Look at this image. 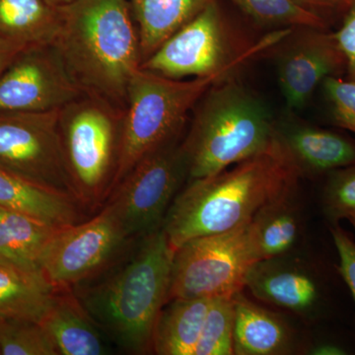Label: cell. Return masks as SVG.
Masks as SVG:
<instances>
[{"label": "cell", "mask_w": 355, "mask_h": 355, "mask_svg": "<svg viewBox=\"0 0 355 355\" xmlns=\"http://www.w3.org/2000/svg\"><path fill=\"white\" fill-rule=\"evenodd\" d=\"M189 181L182 140H175L137 163L112 191L106 205L133 241L162 227L166 214Z\"/></svg>", "instance_id": "9"}, {"label": "cell", "mask_w": 355, "mask_h": 355, "mask_svg": "<svg viewBox=\"0 0 355 355\" xmlns=\"http://www.w3.org/2000/svg\"><path fill=\"white\" fill-rule=\"evenodd\" d=\"M0 207L60 226L83 220V205L65 191L29 181L0 166Z\"/></svg>", "instance_id": "16"}, {"label": "cell", "mask_w": 355, "mask_h": 355, "mask_svg": "<svg viewBox=\"0 0 355 355\" xmlns=\"http://www.w3.org/2000/svg\"><path fill=\"white\" fill-rule=\"evenodd\" d=\"M299 179L275 141L265 153L212 176L188 182L163 221L170 247L176 251L195 238L244 225L266 203L297 188Z\"/></svg>", "instance_id": "1"}, {"label": "cell", "mask_w": 355, "mask_h": 355, "mask_svg": "<svg viewBox=\"0 0 355 355\" xmlns=\"http://www.w3.org/2000/svg\"><path fill=\"white\" fill-rule=\"evenodd\" d=\"M349 221L350 222V224H352V228H354V236H355V216L350 217L349 219ZM355 240V237H354Z\"/></svg>", "instance_id": "36"}, {"label": "cell", "mask_w": 355, "mask_h": 355, "mask_svg": "<svg viewBox=\"0 0 355 355\" xmlns=\"http://www.w3.org/2000/svg\"><path fill=\"white\" fill-rule=\"evenodd\" d=\"M303 6L321 16L329 25L342 19L345 13L354 6L355 0H298Z\"/></svg>", "instance_id": "32"}, {"label": "cell", "mask_w": 355, "mask_h": 355, "mask_svg": "<svg viewBox=\"0 0 355 355\" xmlns=\"http://www.w3.org/2000/svg\"><path fill=\"white\" fill-rule=\"evenodd\" d=\"M193 113L189 132L182 139L188 182L216 175L275 144L272 114L235 76L214 84Z\"/></svg>", "instance_id": "4"}, {"label": "cell", "mask_w": 355, "mask_h": 355, "mask_svg": "<svg viewBox=\"0 0 355 355\" xmlns=\"http://www.w3.org/2000/svg\"><path fill=\"white\" fill-rule=\"evenodd\" d=\"M211 299L168 301L156 323L151 352L159 355H195Z\"/></svg>", "instance_id": "21"}, {"label": "cell", "mask_w": 355, "mask_h": 355, "mask_svg": "<svg viewBox=\"0 0 355 355\" xmlns=\"http://www.w3.org/2000/svg\"><path fill=\"white\" fill-rule=\"evenodd\" d=\"M308 354L312 355H347L349 354V352L342 343L327 340V342H321L313 345Z\"/></svg>", "instance_id": "33"}, {"label": "cell", "mask_w": 355, "mask_h": 355, "mask_svg": "<svg viewBox=\"0 0 355 355\" xmlns=\"http://www.w3.org/2000/svg\"><path fill=\"white\" fill-rule=\"evenodd\" d=\"M277 80L287 109L305 108L329 77H343L345 60L329 29L294 28L273 46Z\"/></svg>", "instance_id": "13"}, {"label": "cell", "mask_w": 355, "mask_h": 355, "mask_svg": "<svg viewBox=\"0 0 355 355\" xmlns=\"http://www.w3.org/2000/svg\"><path fill=\"white\" fill-rule=\"evenodd\" d=\"M321 193V209L331 225L355 216V162L327 175Z\"/></svg>", "instance_id": "28"}, {"label": "cell", "mask_w": 355, "mask_h": 355, "mask_svg": "<svg viewBox=\"0 0 355 355\" xmlns=\"http://www.w3.org/2000/svg\"><path fill=\"white\" fill-rule=\"evenodd\" d=\"M0 218L6 226L21 270L43 277L40 261L58 226L51 225L27 214L3 209H0Z\"/></svg>", "instance_id": "24"}, {"label": "cell", "mask_w": 355, "mask_h": 355, "mask_svg": "<svg viewBox=\"0 0 355 355\" xmlns=\"http://www.w3.org/2000/svg\"><path fill=\"white\" fill-rule=\"evenodd\" d=\"M125 110L83 93L58 111V135L74 196L83 207L108 198L123 135Z\"/></svg>", "instance_id": "6"}, {"label": "cell", "mask_w": 355, "mask_h": 355, "mask_svg": "<svg viewBox=\"0 0 355 355\" xmlns=\"http://www.w3.org/2000/svg\"><path fill=\"white\" fill-rule=\"evenodd\" d=\"M58 354L101 355L108 347L99 329L70 289L57 291L53 304L40 322Z\"/></svg>", "instance_id": "17"}, {"label": "cell", "mask_w": 355, "mask_h": 355, "mask_svg": "<svg viewBox=\"0 0 355 355\" xmlns=\"http://www.w3.org/2000/svg\"><path fill=\"white\" fill-rule=\"evenodd\" d=\"M130 241L106 205L87 221L57 228L40 261L42 275L55 291L81 286L116 263Z\"/></svg>", "instance_id": "10"}, {"label": "cell", "mask_w": 355, "mask_h": 355, "mask_svg": "<svg viewBox=\"0 0 355 355\" xmlns=\"http://www.w3.org/2000/svg\"><path fill=\"white\" fill-rule=\"evenodd\" d=\"M291 30H273L259 41L247 43L229 23L218 0L166 40L140 67L172 79L238 71L250 60L272 50Z\"/></svg>", "instance_id": "7"}, {"label": "cell", "mask_w": 355, "mask_h": 355, "mask_svg": "<svg viewBox=\"0 0 355 355\" xmlns=\"http://www.w3.org/2000/svg\"><path fill=\"white\" fill-rule=\"evenodd\" d=\"M235 355H286L294 350L291 327L279 315L254 303L243 291L233 296Z\"/></svg>", "instance_id": "18"}, {"label": "cell", "mask_w": 355, "mask_h": 355, "mask_svg": "<svg viewBox=\"0 0 355 355\" xmlns=\"http://www.w3.org/2000/svg\"><path fill=\"white\" fill-rule=\"evenodd\" d=\"M297 188L261 207L251 220L261 260L291 254L300 240L302 216Z\"/></svg>", "instance_id": "20"}, {"label": "cell", "mask_w": 355, "mask_h": 355, "mask_svg": "<svg viewBox=\"0 0 355 355\" xmlns=\"http://www.w3.org/2000/svg\"><path fill=\"white\" fill-rule=\"evenodd\" d=\"M260 260L251 221L191 239L174 251L168 301L233 297L244 291L248 272Z\"/></svg>", "instance_id": "8"}, {"label": "cell", "mask_w": 355, "mask_h": 355, "mask_svg": "<svg viewBox=\"0 0 355 355\" xmlns=\"http://www.w3.org/2000/svg\"><path fill=\"white\" fill-rule=\"evenodd\" d=\"M218 0H128L139 30L141 64L180 28Z\"/></svg>", "instance_id": "19"}, {"label": "cell", "mask_w": 355, "mask_h": 355, "mask_svg": "<svg viewBox=\"0 0 355 355\" xmlns=\"http://www.w3.org/2000/svg\"><path fill=\"white\" fill-rule=\"evenodd\" d=\"M0 355H1V349H0Z\"/></svg>", "instance_id": "37"}, {"label": "cell", "mask_w": 355, "mask_h": 355, "mask_svg": "<svg viewBox=\"0 0 355 355\" xmlns=\"http://www.w3.org/2000/svg\"><path fill=\"white\" fill-rule=\"evenodd\" d=\"M174 251L162 227L140 238L127 260L76 296L96 326L132 354L151 352L154 329L168 302Z\"/></svg>", "instance_id": "3"}, {"label": "cell", "mask_w": 355, "mask_h": 355, "mask_svg": "<svg viewBox=\"0 0 355 355\" xmlns=\"http://www.w3.org/2000/svg\"><path fill=\"white\" fill-rule=\"evenodd\" d=\"M1 355H58L55 345L39 322L0 319Z\"/></svg>", "instance_id": "27"}, {"label": "cell", "mask_w": 355, "mask_h": 355, "mask_svg": "<svg viewBox=\"0 0 355 355\" xmlns=\"http://www.w3.org/2000/svg\"><path fill=\"white\" fill-rule=\"evenodd\" d=\"M0 209H1V207H0Z\"/></svg>", "instance_id": "38"}, {"label": "cell", "mask_w": 355, "mask_h": 355, "mask_svg": "<svg viewBox=\"0 0 355 355\" xmlns=\"http://www.w3.org/2000/svg\"><path fill=\"white\" fill-rule=\"evenodd\" d=\"M58 111L0 113V166L76 198L60 146Z\"/></svg>", "instance_id": "11"}, {"label": "cell", "mask_w": 355, "mask_h": 355, "mask_svg": "<svg viewBox=\"0 0 355 355\" xmlns=\"http://www.w3.org/2000/svg\"><path fill=\"white\" fill-rule=\"evenodd\" d=\"M53 44L83 93L125 110L141 64L139 30L128 0H73L58 7Z\"/></svg>", "instance_id": "2"}, {"label": "cell", "mask_w": 355, "mask_h": 355, "mask_svg": "<svg viewBox=\"0 0 355 355\" xmlns=\"http://www.w3.org/2000/svg\"><path fill=\"white\" fill-rule=\"evenodd\" d=\"M44 1H46L49 6L58 8V7L67 6V4L70 3V2L73 1V0H44Z\"/></svg>", "instance_id": "35"}, {"label": "cell", "mask_w": 355, "mask_h": 355, "mask_svg": "<svg viewBox=\"0 0 355 355\" xmlns=\"http://www.w3.org/2000/svg\"><path fill=\"white\" fill-rule=\"evenodd\" d=\"M42 275L0 266V319L41 322L55 295Z\"/></svg>", "instance_id": "23"}, {"label": "cell", "mask_w": 355, "mask_h": 355, "mask_svg": "<svg viewBox=\"0 0 355 355\" xmlns=\"http://www.w3.org/2000/svg\"><path fill=\"white\" fill-rule=\"evenodd\" d=\"M58 8L44 0H0V43L23 46L53 43Z\"/></svg>", "instance_id": "22"}, {"label": "cell", "mask_w": 355, "mask_h": 355, "mask_svg": "<svg viewBox=\"0 0 355 355\" xmlns=\"http://www.w3.org/2000/svg\"><path fill=\"white\" fill-rule=\"evenodd\" d=\"M321 88L331 123L355 133V83L343 77H329Z\"/></svg>", "instance_id": "29"}, {"label": "cell", "mask_w": 355, "mask_h": 355, "mask_svg": "<svg viewBox=\"0 0 355 355\" xmlns=\"http://www.w3.org/2000/svg\"><path fill=\"white\" fill-rule=\"evenodd\" d=\"M330 233L338 257V270L349 287L355 302V240L340 224L330 226Z\"/></svg>", "instance_id": "30"}, {"label": "cell", "mask_w": 355, "mask_h": 355, "mask_svg": "<svg viewBox=\"0 0 355 355\" xmlns=\"http://www.w3.org/2000/svg\"><path fill=\"white\" fill-rule=\"evenodd\" d=\"M236 73L229 70L203 78L172 79L139 67L128 84L120 156L110 193L142 158L181 139L189 114L203 94Z\"/></svg>", "instance_id": "5"}, {"label": "cell", "mask_w": 355, "mask_h": 355, "mask_svg": "<svg viewBox=\"0 0 355 355\" xmlns=\"http://www.w3.org/2000/svg\"><path fill=\"white\" fill-rule=\"evenodd\" d=\"M333 34L345 60V79L355 83V2L343 16L340 27Z\"/></svg>", "instance_id": "31"}, {"label": "cell", "mask_w": 355, "mask_h": 355, "mask_svg": "<svg viewBox=\"0 0 355 355\" xmlns=\"http://www.w3.org/2000/svg\"><path fill=\"white\" fill-rule=\"evenodd\" d=\"M275 141L299 176L326 177L355 162V140L336 130L295 120L275 121Z\"/></svg>", "instance_id": "15"}, {"label": "cell", "mask_w": 355, "mask_h": 355, "mask_svg": "<svg viewBox=\"0 0 355 355\" xmlns=\"http://www.w3.org/2000/svg\"><path fill=\"white\" fill-rule=\"evenodd\" d=\"M27 46L19 44L0 43V74L11 64L16 55Z\"/></svg>", "instance_id": "34"}, {"label": "cell", "mask_w": 355, "mask_h": 355, "mask_svg": "<svg viewBox=\"0 0 355 355\" xmlns=\"http://www.w3.org/2000/svg\"><path fill=\"white\" fill-rule=\"evenodd\" d=\"M245 288L261 302L316 317L323 310V280L314 268L291 254L256 261L248 272Z\"/></svg>", "instance_id": "14"}, {"label": "cell", "mask_w": 355, "mask_h": 355, "mask_svg": "<svg viewBox=\"0 0 355 355\" xmlns=\"http://www.w3.org/2000/svg\"><path fill=\"white\" fill-rule=\"evenodd\" d=\"M250 19L261 27L273 30L286 28L329 29L321 16L303 6L298 0H230Z\"/></svg>", "instance_id": "25"}, {"label": "cell", "mask_w": 355, "mask_h": 355, "mask_svg": "<svg viewBox=\"0 0 355 355\" xmlns=\"http://www.w3.org/2000/svg\"><path fill=\"white\" fill-rule=\"evenodd\" d=\"M234 324L233 297L212 298L195 355L234 354Z\"/></svg>", "instance_id": "26"}, {"label": "cell", "mask_w": 355, "mask_h": 355, "mask_svg": "<svg viewBox=\"0 0 355 355\" xmlns=\"http://www.w3.org/2000/svg\"><path fill=\"white\" fill-rule=\"evenodd\" d=\"M83 93L53 44L30 46L0 74V113L60 110Z\"/></svg>", "instance_id": "12"}]
</instances>
